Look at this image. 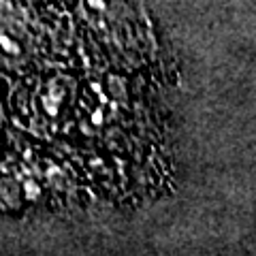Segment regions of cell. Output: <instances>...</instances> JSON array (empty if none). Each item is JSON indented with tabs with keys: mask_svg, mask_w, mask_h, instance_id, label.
I'll list each match as a JSON object with an SVG mask.
<instances>
[{
	"mask_svg": "<svg viewBox=\"0 0 256 256\" xmlns=\"http://www.w3.org/2000/svg\"><path fill=\"white\" fill-rule=\"evenodd\" d=\"M88 4H90L92 9H98V11L105 9V0H88Z\"/></svg>",
	"mask_w": 256,
	"mask_h": 256,
	"instance_id": "cell-1",
	"label": "cell"
},
{
	"mask_svg": "<svg viewBox=\"0 0 256 256\" xmlns=\"http://www.w3.org/2000/svg\"><path fill=\"white\" fill-rule=\"evenodd\" d=\"M92 122L94 124H102V111H94V114H92Z\"/></svg>",
	"mask_w": 256,
	"mask_h": 256,
	"instance_id": "cell-2",
	"label": "cell"
}]
</instances>
